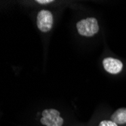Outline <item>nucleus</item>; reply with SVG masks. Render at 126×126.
<instances>
[{
    "mask_svg": "<svg viewBox=\"0 0 126 126\" xmlns=\"http://www.w3.org/2000/svg\"><path fill=\"white\" fill-rule=\"evenodd\" d=\"M42 117L40 119L42 125L45 126H62L63 119L60 116V112L54 109L45 110L42 113Z\"/></svg>",
    "mask_w": 126,
    "mask_h": 126,
    "instance_id": "2",
    "label": "nucleus"
},
{
    "mask_svg": "<svg viewBox=\"0 0 126 126\" xmlns=\"http://www.w3.org/2000/svg\"><path fill=\"white\" fill-rule=\"evenodd\" d=\"M53 0H37L36 2L42 4V5H45V4H49L51 2H53Z\"/></svg>",
    "mask_w": 126,
    "mask_h": 126,
    "instance_id": "7",
    "label": "nucleus"
},
{
    "mask_svg": "<svg viewBox=\"0 0 126 126\" xmlns=\"http://www.w3.org/2000/svg\"><path fill=\"white\" fill-rule=\"evenodd\" d=\"M76 28L78 32L82 36L91 37L99 31L97 20L94 17H88L77 22Z\"/></svg>",
    "mask_w": 126,
    "mask_h": 126,
    "instance_id": "1",
    "label": "nucleus"
},
{
    "mask_svg": "<svg viewBox=\"0 0 126 126\" xmlns=\"http://www.w3.org/2000/svg\"><path fill=\"white\" fill-rule=\"evenodd\" d=\"M99 126H118L117 124L113 122L112 121H108V120H104L100 122L99 124Z\"/></svg>",
    "mask_w": 126,
    "mask_h": 126,
    "instance_id": "6",
    "label": "nucleus"
},
{
    "mask_svg": "<svg viewBox=\"0 0 126 126\" xmlns=\"http://www.w3.org/2000/svg\"><path fill=\"white\" fill-rule=\"evenodd\" d=\"M111 121L118 125L126 123V108L118 109L111 116Z\"/></svg>",
    "mask_w": 126,
    "mask_h": 126,
    "instance_id": "5",
    "label": "nucleus"
},
{
    "mask_svg": "<svg viewBox=\"0 0 126 126\" xmlns=\"http://www.w3.org/2000/svg\"><path fill=\"white\" fill-rule=\"evenodd\" d=\"M53 15L48 10H41L37 15V27L41 32H47L53 27Z\"/></svg>",
    "mask_w": 126,
    "mask_h": 126,
    "instance_id": "3",
    "label": "nucleus"
},
{
    "mask_svg": "<svg viewBox=\"0 0 126 126\" xmlns=\"http://www.w3.org/2000/svg\"><path fill=\"white\" fill-rule=\"evenodd\" d=\"M103 66L104 70L111 74L119 73L123 68V63L121 61L113 58H106L103 61Z\"/></svg>",
    "mask_w": 126,
    "mask_h": 126,
    "instance_id": "4",
    "label": "nucleus"
}]
</instances>
